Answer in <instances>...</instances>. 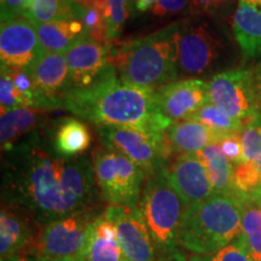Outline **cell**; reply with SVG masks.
<instances>
[{
  "label": "cell",
  "mask_w": 261,
  "mask_h": 261,
  "mask_svg": "<svg viewBox=\"0 0 261 261\" xmlns=\"http://www.w3.org/2000/svg\"><path fill=\"white\" fill-rule=\"evenodd\" d=\"M8 155L3 184L6 203L27 211L40 225L96 212L93 161L50 152L37 136L17 144Z\"/></svg>",
  "instance_id": "obj_1"
},
{
  "label": "cell",
  "mask_w": 261,
  "mask_h": 261,
  "mask_svg": "<svg viewBox=\"0 0 261 261\" xmlns=\"http://www.w3.org/2000/svg\"><path fill=\"white\" fill-rule=\"evenodd\" d=\"M62 104L74 115L98 127H133L163 132L173 123L160 112L155 91L122 81L113 64L92 86L68 91Z\"/></svg>",
  "instance_id": "obj_2"
},
{
  "label": "cell",
  "mask_w": 261,
  "mask_h": 261,
  "mask_svg": "<svg viewBox=\"0 0 261 261\" xmlns=\"http://www.w3.org/2000/svg\"><path fill=\"white\" fill-rule=\"evenodd\" d=\"M179 22L126 42L108 44V56L122 81L158 91L178 77Z\"/></svg>",
  "instance_id": "obj_3"
},
{
  "label": "cell",
  "mask_w": 261,
  "mask_h": 261,
  "mask_svg": "<svg viewBox=\"0 0 261 261\" xmlns=\"http://www.w3.org/2000/svg\"><path fill=\"white\" fill-rule=\"evenodd\" d=\"M243 200L237 194H214L187 207L178 244L196 255L215 254L241 234Z\"/></svg>",
  "instance_id": "obj_4"
},
{
  "label": "cell",
  "mask_w": 261,
  "mask_h": 261,
  "mask_svg": "<svg viewBox=\"0 0 261 261\" xmlns=\"http://www.w3.org/2000/svg\"><path fill=\"white\" fill-rule=\"evenodd\" d=\"M138 210L155 247L168 255L174 253L187 205L166 177L165 168L145 177Z\"/></svg>",
  "instance_id": "obj_5"
},
{
  "label": "cell",
  "mask_w": 261,
  "mask_h": 261,
  "mask_svg": "<svg viewBox=\"0 0 261 261\" xmlns=\"http://www.w3.org/2000/svg\"><path fill=\"white\" fill-rule=\"evenodd\" d=\"M96 181L102 198L109 204L138 208L145 173L125 155L113 150L93 154Z\"/></svg>",
  "instance_id": "obj_6"
},
{
  "label": "cell",
  "mask_w": 261,
  "mask_h": 261,
  "mask_svg": "<svg viewBox=\"0 0 261 261\" xmlns=\"http://www.w3.org/2000/svg\"><path fill=\"white\" fill-rule=\"evenodd\" d=\"M104 146L125 155L143 169L145 177L166 167L172 152L163 132L133 127H98Z\"/></svg>",
  "instance_id": "obj_7"
},
{
  "label": "cell",
  "mask_w": 261,
  "mask_h": 261,
  "mask_svg": "<svg viewBox=\"0 0 261 261\" xmlns=\"http://www.w3.org/2000/svg\"><path fill=\"white\" fill-rule=\"evenodd\" d=\"M96 212H81L42 225L33 253L41 261L79 257L87 240V228L98 217Z\"/></svg>",
  "instance_id": "obj_8"
},
{
  "label": "cell",
  "mask_w": 261,
  "mask_h": 261,
  "mask_svg": "<svg viewBox=\"0 0 261 261\" xmlns=\"http://www.w3.org/2000/svg\"><path fill=\"white\" fill-rule=\"evenodd\" d=\"M211 103L228 116L246 122L261 113L253 69H230L210 80Z\"/></svg>",
  "instance_id": "obj_9"
},
{
  "label": "cell",
  "mask_w": 261,
  "mask_h": 261,
  "mask_svg": "<svg viewBox=\"0 0 261 261\" xmlns=\"http://www.w3.org/2000/svg\"><path fill=\"white\" fill-rule=\"evenodd\" d=\"M223 42L207 24H180L178 33V70L181 75H203L217 63Z\"/></svg>",
  "instance_id": "obj_10"
},
{
  "label": "cell",
  "mask_w": 261,
  "mask_h": 261,
  "mask_svg": "<svg viewBox=\"0 0 261 261\" xmlns=\"http://www.w3.org/2000/svg\"><path fill=\"white\" fill-rule=\"evenodd\" d=\"M103 215L115 225L126 261H156L155 243L138 208L109 204Z\"/></svg>",
  "instance_id": "obj_11"
},
{
  "label": "cell",
  "mask_w": 261,
  "mask_h": 261,
  "mask_svg": "<svg viewBox=\"0 0 261 261\" xmlns=\"http://www.w3.org/2000/svg\"><path fill=\"white\" fill-rule=\"evenodd\" d=\"M38 33L35 25L25 16L2 22L0 27V60L2 67L14 70L25 69L39 52Z\"/></svg>",
  "instance_id": "obj_12"
},
{
  "label": "cell",
  "mask_w": 261,
  "mask_h": 261,
  "mask_svg": "<svg viewBox=\"0 0 261 261\" xmlns=\"http://www.w3.org/2000/svg\"><path fill=\"white\" fill-rule=\"evenodd\" d=\"M160 112L172 122L182 121L211 103L210 85L201 79H184L155 91Z\"/></svg>",
  "instance_id": "obj_13"
},
{
  "label": "cell",
  "mask_w": 261,
  "mask_h": 261,
  "mask_svg": "<svg viewBox=\"0 0 261 261\" xmlns=\"http://www.w3.org/2000/svg\"><path fill=\"white\" fill-rule=\"evenodd\" d=\"M64 55L69 68L68 91L92 86L112 67L108 45L92 40L89 35L79 39Z\"/></svg>",
  "instance_id": "obj_14"
},
{
  "label": "cell",
  "mask_w": 261,
  "mask_h": 261,
  "mask_svg": "<svg viewBox=\"0 0 261 261\" xmlns=\"http://www.w3.org/2000/svg\"><path fill=\"white\" fill-rule=\"evenodd\" d=\"M165 174L187 207L214 195L207 169L195 154L175 155L166 165Z\"/></svg>",
  "instance_id": "obj_15"
},
{
  "label": "cell",
  "mask_w": 261,
  "mask_h": 261,
  "mask_svg": "<svg viewBox=\"0 0 261 261\" xmlns=\"http://www.w3.org/2000/svg\"><path fill=\"white\" fill-rule=\"evenodd\" d=\"M42 226L32 214L17 205L3 203L0 213V259L23 253H33L35 241ZM41 228V227H40Z\"/></svg>",
  "instance_id": "obj_16"
},
{
  "label": "cell",
  "mask_w": 261,
  "mask_h": 261,
  "mask_svg": "<svg viewBox=\"0 0 261 261\" xmlns=\"http://www.w3.org/2000/svg\"><path fill=\"white\" fill-rule=\"evenodd\" d=\"M25 70L45 97L60 108L63 107L62 98L69 85V68L65 55L41 50Z\"/></svg>",
  "instance_id": "obj_17"
},
{
  "label": "cell",
  "mask_w": 261,
  "mask_h": 261,
  "mask_svg": "<svg viewBox=\"0 0 261 261\" xmlns=\"http://www.w3.org/2000/svg\"><path fill=\"white\" fill-rule=\"evenodd\" d=\"M166 143L172 154H197L208 145L218 144L225 136L192 120L173 122L163 130Z\"/></svg>",
  "instance_id": "obj_18"
},
{
  "label": "cell",
  "mask_w": 261,
  "mask_h": 261,
  "mask_svg": "<svg viewBox=\"0 0 261 261\" xmlns=\"http://www.w3.org/2000/svg\"><path fill=\"white\" fill-rule=\"evenodd\" d=\"M233 34L247 60L261 57V10L238 3L233 15Z\"/></svg>",
  "instance_id": "obj_19"
},
{
  "label": "cell",
  "mask_w": 261,
  "mask_h": 261,
  "mask_svg": "<svg viewBox=\"0 0 261 261\" xmlns=\"http://www.w3.org/2000/svg\"><path fill=\"white\" fill-rule=\"evenodd\" d=\"M44 110L18 108L2 114L0 119V142L4 152L11 151L17 145L19 138L35 129L44 122Z\"/></svg>",
  "instance_id": "obj_20"
},
{
  "label": "cell",
  "mask_w": 261,
  "mask_h": 261,
  "mask_svg": "<svg viewBox=\"0 0 261 261\" xmlns=\"http://www.w3.org/2000/svg\"><path fill=\"white\" fill-rule=\"evenodd\" d=\"M42 51L65 54L79 39L87 35L79 19L56 21L35 25Z\"/></svg>",
  "instance_id": "obj_21"
},
{
  "label": "cell",
  "mask_w": 261,
  "mask_h": 261,
  "mask_svg": "<svg viewBox=\"0 0 261 261\" xmlns=\"http://www.w3.org/2000/svg\"><path fill=\"white\" fill-rule=\"evenodd\" d=\"M92 136L89 127L77 119H64L55 133L54 151L62 158H77L90 148Z\"/></svg>",
  "instance_id": "obj_22"
},
{
  "label": "cell",
  "mask_w": 261,
  "mask_h": 261,
  "mask_svg": "<svg viewBox=\"0 0 261 261\" xmlns=\"http://www.w3.org/2000/svg\"><path fill=\"white\" fill-rule=\"evenodd\" d=\"M195 155L207 169L214 194H236L232 185L233 166L223 154L219 145H208Z\"/></svg>",
  "instance_id": "obj_23"
},
{
  "label": "cell",
  "mask_w": 261,
  "mask_h": 261,
  "mask_svg": "<svg viewBox=\"0 0 261 261\" xmlns=\"http://www.w3.org/2000/svg\"><path fill=\"white\" fill-rule=\"evenodd\" d=\"M34 25L56 21H74L79 8L73 0H29L24 15Z\"/></svg>",
  "instance_id": "obj_24"
},
{
  "label": "cell",
  "mask_w": 261,
  "mask_h": 261,
  "mask_svg": "<svg viewBox=\"0 0 261 261\" xmlns=\"http://www.w3.org/2000/svg\"><path fill=\"white\" fill-rule=\"evenodd\" d=\"M91 224L87 228L86 244L79 259L83 261H126L117 238L110 240L99 236Z\"/></svg>",
  "instance_id": "obj_25"
},
{
  "label": "cell",
  "mask_w": 261,
  "mask_h": 261,
  "mask_svg": "<svg viewBox=\"0 0 261 261\" xmlns=\"http://www.w3.org/2000/svg\"><path fill=\"white\" fill-rule=\"evenodd\" d=\"M187 120L201 122L202 125L210 127L214 132L219 133L221 136L233 135V133H241L244 123L240 120L233 119L228 116L223 110L217 108L213 103L205 104L197 112H195L191 116H189Z\"/></svg>",
  "instance_id": "obj_26"
},
{
  "label": "cell",
  "mask_w": 261,
  "mask_h": 261,
  "mask_svg": "<svg viewBox=\"0 0 261 261\" xmlns=\"http://www.w3.org/2000/svg\"><path fill=\"white\" fill-rule=\"evenodd\" d=\"M93 6L103 14L108 25L109 40L114 41L129 17V0H94Z\"/></svg>",
  "instance_id": "obj_27"
},
{
  "label": "cell",
  "mask_w": 261,
  "mask_h": 261,
  "mask_svg": "<svg viewBox=\"0 0 261 261\" xmlns=\"http://www.w3.org/2000/svg\"><path fill=\"white\" fill-rule=\"evenodd\" d=\"M242 159L240 162H252L261 158V113L244 123L241 130Z\"/></svg>",
  "instance_id": "obj_28"
},
{
  "label": "cell",
  "mask_w": 261,
  "mask_h": 261,
  "mask_svg": "<svg viewBox=\"0 0 261 261\" xmlns=\"http://www.w3.org/2000/svg\"><path fill=\"white\" fill-rule=\"evenodd\" d=\"M77 8H79V17H77V19L86 29L87 35L92 40L99 42V44H109L110 40L109 34H108V25L102 12L94 6L85 8V6L77 5Z\"/></svg>",
  "instance_id": "obj_29"
},
{
  "label": "cell",
  "mask_w": 261,
  "mask_h": 261,
  "mask_svg": "<svg viewBox=\"0 0 261 261\" xmlns=\"http://www.w3.org/2000/svg\"><path fill=\"white\" fill-rule=\"evenodd\" d=\"M18 108H28L27 100L15 84L11 71L8 68L2 67L0 75V109L2 114Z\"/></svg>",
  "instance_id": "obj_30"
},
{
  "label": "cell",
  "mask_w": 261,
  "mask_h": 261,
  "mask_svg": "<svg viewBox=\"0 0 261 261\" xmlns=\"http://www.w3.org/2000/svg\"><path fill=\"white\" fill-rule=\"evenodd\" d=\"M211 261H253V259L247 252L246 247L241 242L240 238L237 237L233 242L213 254Z\"/></svg>",
  "instance_id": "obj_31"
},
{
  "label": "cell",
  "mask_w": 261,
  "mask_h": 261,
  "mask_svg": "<svg viewBox=\"0 0 261 261\" xmlns=\"http://www.w3.org/2000/svg\"><path fill=\"white\" fill-rule=\"evenodd\" d=\"M223 154L228 159L231 163L237 165L242 159V144H241V133H233V135L225 136L223 139L218 143Z\"/></svg>",
  "instance_id": "obj_32"
},
{
  "label": "cell",
  "mask_w": 261,
  "mask_h": 261,
  "mask_svg": "<svg viewBox=\"0 0 261 261\" xmlns=\"http://www.w3.org/2000/svg\"><path fill=\"white\" fill-rule=\"evenodd\" d=\"M187 8V0H156L152 14L158 17L175 15Z\"/></svg>",
  "instance_id": "obj_33"
},
{
  "label": "cell",
  "mask_w": 261,
  "mask_h": 261,
  "mask_svg": "<svg viewBox=\"0 0 261 261\" xmlns=\"http://www.w3.org/2000/svg\"><path fill=\"white\" fill-rule=\"evenodd\" d=\"M29 0H2V22L23 16Z\"/></svg>",
  "instance_id": "obj_34"
},
{
  "label": "cell",
  "mask_w": 261,
  "mask_h": 261,
  "mask_svg": "<svg viewBox=\"0 0 261 261\" xmlns=\"http://www.w3.org/2000/svg\"><path fill=\"white\" fill-rule=\"evenodd\" d=\"M228 0H190L192 14H212L218 11Z\"/></svg>",
  "instance_id": "obj_35"
},
{
  "label": "cell",
  "mask_w": 261,
  "mask_h": 261,
  "mask_svg": "<svg viewBox=\"0 0 261 261\" xmlns=\"http://www.w3.org/2000/svg\"><path fill=\"white\" fill-rule=\"evenodd\" d=\"M167 261H211V257L207 256H202V255H195L191 257H188L185 255H182L180 253H172L169 254Z\"/></svg>",
  "instance_id": "obj_36"
},
{
  "label": "cell",
  "mask_w": 261,
  "mask_h": 261,
  "mask_svg": "<svg viewBox=\"0 0 261 261\" xmlns=\"http://www.w3.org/2000/svg\"><path fill=\"white\" fill-rule=\"evenodd\" d=\"M2 261H41L37 255L34 254H29V253H23V254H18V255H14L9 259L2 260Z\"/></svg>",
  "instance_id": "obj_37"
},
{
  "label": "cell",
  "mask_w": 261,
  "mask_h": 261,
  "mask_svg": "<svg viewBox=\"0 0 261 261\" xmlns=\"http://www.w3.org/2000/svg\"><path fill=\"white\" fill-rule=\"evenodd\" d=\"M156 0H136V8L138 11H148L149 9L154 8Z\"/></svg>",
  "instance_id": "obj_38"
},
{
  "label": "cell",
  "mask_w": 261,
  "mask_h": 261,
  "mask_svg": "<svg viewBox=\"0 0 261 261\" xmlns=\"http://www.w3.org/2000/svg\"><path fill=\"white\" fill-rule=\"evenodd\" d=\"M253 73H254V77H255L256 87H257V91H259V96L261 99V61L255 65V68L253 69Z\"/></svg>",
  "instance_id": "obj_39"
},
{
  "label": "cell",
  "mask_w": 261,
  "mask_h": 261,
  "mask_svg": "<svg viewBox=\"0 0 261 261\" xmlns=\"http://www.w3.org/2000/svg\"><path fill=\"white\" fill-rule=\"evenodd\" d=\"M75 4L85 6V8H92L94 4V0H73Z\"/></svg>",
  "instance_id": "obj_40"
},
{
  "label": "cell",
  "mask_w": 261,
  "mask_h": 261,
  "mask_svg": "<svg viewBox=\"0 0 261 261\" xmlns=\"http://www.w3.org/2000/svg\"><path fill=\"white\" fill-rule=\"evenodd\" d=\"M240 3H243V4H248L261 10V0H240Z\"/></svg>",
  "instance_id": "obj_41"
},
{
  "label": "cell",
  "mask_w": 261,
  "mask_h": 261,
  "mask_svg": "<svg viewBox=\"0 0 261 261\" xmlns=\"http://www.w3.org/2000/svg\"><path fill=\"white\" fill-rule=\"evenodd\" d=\"M243 200L252 201V202H254V203L259 204L260 207H261V190H260L259 192H256V194L254 195V196H252V197H249V198H243Z\"/></svg>",
  "instance_id": "obj_42"
},
{
  "label": "cell",
  "mask_w": 261,
  "mask_h": 261,
  "mask_svg": "<svg viewBox=\"0 0 261 261\" xmlns=\"http://www.w3.org/2000/svg\"><path fill=\"white\" fill-rule=\"evenodd\" d=\"M58 261H83L79 257H74V259H65V260H58Z\"/></svg>",
  "instance_id": "obj_43"
}]
</instances>
